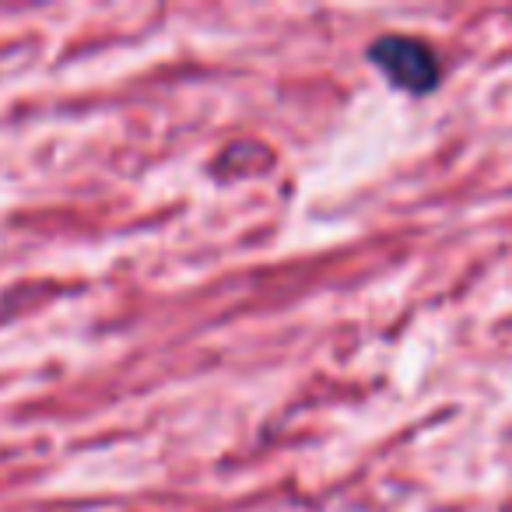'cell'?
<instances>
[{"label": "cell", "instance_id": "6da1fadb", "mask_svg": "<svg viewBox=\"0 0 512 512\" xmlns=\"http://www.w3.org/2000/svg\"><path fill=\"white\" fill-rule=\"evenodd\" d=\"M369 64L407 95H432L442 81V64L428 43L414 36H379L365 50Z\"/></svg>", "mask_w": 512, "mask_h": 512}]
</instances>
